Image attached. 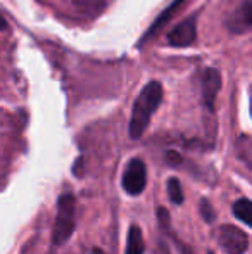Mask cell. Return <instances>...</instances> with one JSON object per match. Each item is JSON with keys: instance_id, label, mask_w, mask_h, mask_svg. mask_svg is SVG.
Returning <instances> with one entry per match:
<instances>
[{"instance_id": "cell-1", "label": "cell", "mask_w": 252, "mask_h": 254, "mask_svg": "<svg viewBox=\"0 0 252 254\" xmlns=\"http://www.w3.org/2000/svg\"><path fill=\"white\" fill-rule=\"evenodd\" d=\"M162 102V85L159 81H149L133 104L130 118V137L133 140L145 133L151 118Z\"/></svg>"}, {"instance_id": "cell-2", "label": "cell", "mask_w": 252, "mask_h": 254, "mask_svg": "<svg viewBox=\"0 0 252 254\" xmlns=\"http://www.w3.org/2000/svg\"><path fill=\"white\" fill-rule=\"evenodd\" d=\"M76 227V199L66 192L57 199V218L52 228V244L62 246L71 239Z\"/></svg>"}, {"instance_id": "cell-3", "label": "cell", "mask_w": 252, "mask_h": 254, "mask_svg": "<svg viewBox=\"0 0 252 254\" xmlns=\"http://www.w3.org/2000/svg\"><path fill=\"white\" fill-rule=\"evenodd\" d=\"M218 244L225 254H246L249 249V237L235 225H225L218 230Z\"/></svg>"}, {"instance_id": "cell-4", "label": "cell", "mask_w": 252, "mask_h": 254, "mask_svg": "<svg viewBox=\"0 0 252 254\" xmlns=\"http://www.w3.org/2000/svg\"><path fill=\"white\" fill-rule=\"evenodd\" d=\"M123 189L128 195H140L147 187V166L140 157H133L125 168L123 175Z\"/></svg>"}, {"instance_id": "cell-5", "label": "cell", "mask_w": 252, "mask_h": 254, "mask_svg": "<svg viewBox=\"0 0 252 254\" xmlns=\"http://www.w3.org/2000/svg\"><path fill=\"white\" fill-rule=\"evenodd\" d=\"M197 17L190 16L185 21H182L180 24H176L171 30V33L168 35V44L171 47H189L197 38V26H195Z\"/></svg>"}, {"instance_id": "cell-6", "label": "cell", "mask_w": 252, "mask_h": 254, "mask_svg": "<svg viewBox=\"0 0 252 254\" xmlns=\"http://www.w3.org/2000/svg\"><path fill=\"white\" fill-rule=\"evenodd\" d=\"M252 23V10H251V0H244L239 5V9L232 14L228 21H226V26L232 33H246L249 31Z\"/></svg>"}, {"instance_id": "cell-7", "label": "cell", "mask_w": 252, "mask_h": 254, "mask_svg": "<svg viewBox=\"0 0 252 254\" xmlns=\"http://www.w3.org/2000/svg\"><path fill=\"white\" fill-rule=\"evenodd\" d=\"M219 88H221V74H219V71L211 69V67L205 69L204 78H202V97H204L205 106L211 111L214 107V101Z\"/></svg>"}, {"instance_id": "cell-8", "label": "cell", "mask_w": 252, "mask_h": 254, "mask_svg": "<svg viewBox=\"0 0 252 254\" xmlns=\"http://www.w3.org/2000/svg\"><path fill=\"white\" fill-rule=\"evenodd\" d=\"M145 253V241L138 225H131L128 230L126 239V253L125 254H144Z\"/></svg>"}, {"instance_id": "cell-9", "label": "cell", "mask_w": 252, "mask_h": 254, "mask_svg": "<svg viewBox=\"0 0 252 254\" xmlns=\"http://www.w3.org/2000/svg\"><path fill=\"white\" fill-rule=\"evenodd\" d=\"M157 218H159V225H161V228L166 232V234L169 235V237L173 239V241H175V246L180 249V253H182V254H192L190 248H187V246L183 244V242L180 241V239L175 235V232H173V228H171V220H169V213L164 209V207H157Z\"/></svg>"}, {"instance_id": "cell-10", "label": "cell", "mask_w": 252, "mask_h": 254, "mask_svg": "<svg viewBox=\"0 0 252 254\" xmlns=\"http://www.w3.org/2000/svg\"><path fill=\"white\" fill-rule=\"evenodd\" d=\"M233 214L235 218H239L240 221L251 227V201L247 197L239 199L235 204H233Z\"/></svg>"}, {"instance_id": "cell-11", "label": "cell", "mask_w": 252, "mask_h": 254, "mask_svg": "<svg viewBox=\"0 0 252 254\" xmlns=\"http://www.w3.org/2000/svg\"><path fill=\"white\" fill-rule=\"evenodd\" d=\"M168 195L171 199L173 204L180 206L183 201H185V194H183V189H182V184H180L178 178H169L168 180Z\"/></svg>"}, {"instance_id": "cell-12", "label": "cell", "mask_w": 252, "mask_h": 254, "mask_svg": "<svg viewBox=\"0 0 252 254\" xmlns=\"http://www.w3.org/2000/svg\"><path fill=\"white\" fill-rule=\"evenodd\" d=\"M73 3L76 5V9L81 10V12L95 14L104 7L105 0H73Z\"/></svg>"}, {"instance_id": "cell-13", "label": "cell", "mask_w": 252, "mask_h": 254, "mask_svg": "<svg viewBox=\"0 0 252 254\" xmlns=\"http://www.w3.org/2000/svg\"><path fill=\"white\" fill-rule=\"evenodd\" d=\"M180 2H183V0H175V2H173L171 5H169L168 9H166L164 12H162L161 16H159V19L155 21V23H154V24H152V26H151V30H149L147 37H149V35H152V33H154V31L157 30V28H161L162 24H164L166 21H168L169 17H171V14H173V12H175V10H176V7L180 5Z\"/></svg>"}, {"instance_id": "cell-14", "label": "cell", "mask_w": 252, "mask_h": 254, "mask_svg": "<svg viewBox=\"0 0 252 254\" xmlns=\"http://www.w3.org/2000/svg\"><path fill=\"white\" fill-rule=\"evenodd\" d=\"M201 214L207 223L214 221V209H212L211 202H207L205 199H202V202H201Z\"/></svg>"}, {"instance_id": "cell-15", "label": "cell", "mask_w": 252, "mask_h": 254, "mask_svg": "<svg viewBox=\"0 0 252 254\" xmlns=\"http://www.w3.org/2000/svg\"><path fill=\"white\" fill-rule=\"evenodd\" d=\"M154 254H171V251H169L168 244H166L164 241H159V244H157V248H155Z\"/></svg>"}, {"instance_id": "cell-16", "label": "cell", "mask_w": 252, "mask_h": 254, "mask_svg": "<svg viewBox=\"0 0 252 254\" xmlns=\"http://www.w3.org/2000/svg\"><path fill=\"white\" fill-rule=\"evenodd\" d=\"M7 26V23H5V19H3L2 16H0V30H3V28Z\"/></svg>"}, {"instance_id": "cell-17", "label": "cell", "mask_w": 252, "mask_h": 254, "mask_svg": "<svg viewBox=\"0 0 252 254\" xmlns=\"http://www.w3.org/2000/svg\"><path fill=\"white\" fill-rule=\"evenodd\" d=\"M94 254H105V253L101 251V249H94Z\"/></svg>"}, {"instance_id": "cell-18", "label": "cell", "mask_w": 252, "mask_h": 254, "mask_svg": "<svg viewBox=\"0 0 252 254\" xmlns=\"http://www.w3.org/2000/svg\"><path fill=\"white\" fill-rule=\"evenodd\" d=\"M207 254H212V253H207Z\"/></svg>"}]
</instances>
